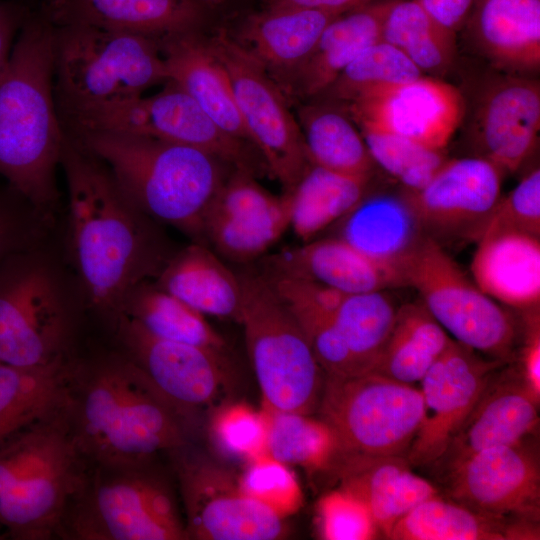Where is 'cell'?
I'll list each match as a JSON object with an SVG mask.
<instances>
[{"label":"cell","mask_w":540,"mask_h":540,"mask_svg":"<svg viewBox=\"0 0 540 540\" xmlns=\"http://www.w3.org/2000/svg\"><path fill=\"white\" fill-rule=\"evenodd\" d=\"M60 166L67 185L65 260L86 311L112 330L128 293L155 280L175 251L107 165L67 132Z\"/></svg>","instance_id":"1"},{"label":"cell","mask_w":540,"mask_h":540,"mask_svg":"<svg viewBox=\"0 0 540 540\" xmlns=\"http://www.w3.org/2000/svg\"><path fill=\"white\" fill-rule=\"evenodd\" d=\"M62 406L88 465L137 464L187 445L180 417L119 349L75 356Z\"/></svg>","instance_id":"2"},{"label":"cell","mask_w":540,"mask_h":540,"mask_svg":"<svg viewBox=\"0 0 540 540\" xmlns=\"http://www.w3.org/2000/svg\"><path fill=\"white\" fill-rule=\"evenodd\" d=\"M55 25L34 7L0 75V176L56 221L65 136L54 93Z\"/></svg>","instance_id":"3"},{"label":"cell","mask_w":540,"mask_h":540,"mask_svg":"<svg viewBox=\"0 0 540 540\" xmlns=\"http://www.w3.org/2000/svg\"><path fill=\"white\" fill-rule=\"evenodd\" d=\"M67 133L107 165L142 212L204 244L205 216L233 167L201 149L151 137Z\"/></svg>","instance_id":"4"},{"label":"cell","mask_w":540,"mask_h":540,"mask_svg":"<svg viewBox=\"0 0 540 540\" xmlns=\"http://www.w3.org/2000/svg\"><path fill=\"white\" fill-rule=\"evenodd\" d=\"M81 292L65 258L41 244L0 263V362L45 366L75 356Z\"/></svg>","instance_id":"5"},{"label":"cell","mask_w":540,"mask_h":540,"mask_svg":"<svg viewBox=\"0 0 540 540\" xmlns=\"http://www.w3.org/2000/svg\"><path fill=\"white\" fill-rule=\"evenodd\" d=\"M88 466L61 403L0 446V527L17 540L56 537Z\"/></svg>","instance_id":"6"},{"label":"cell","mask_w":540,"mask_h":540,"mask_svg":"<svg viewBox=\"0 0 540 540\" xmlns=\"http://www.w3.org/2000/svg\"><path fill=\"white\" fill-rule=\"evenodd\" d=\"M158 41L86 25L55 26L54 93L60 120L165 84Z\"/></svg>","instance_id":"7"},{"label":"cell","mask_w":540,"mask_h":540,"mask_svg":"<svg viewBox=\"0 0 540 540\" xmlns=\"http://www.w3.org/2000/svg\"><path fill=\"white\" fill-rule=\"evenodd\" d=\"M66 540L187 539L172 488L154 460L89 465L57 535Z\"/></svg>","instance_id":"8"},{"label":"cell","mask_w":540,"mask_h":540,"mask_svg":"<svg viewBox=\"0 0 540 540\" xmlns=\"http://www.w3.org/2000/svg\"><path fill=\"white\" fill-rule=\"evenodd\" d=\"M239 277L243 293L239 323L263 409L310 415L318 407L325 375L306 336L266 278Z\"/></svg>","instance_id":"9"},{"label":"cell","mask_w":540,"mask_h":540,"mask_svg":"<svg viewBox=\"0 0 540 540\" xmlns=\"http://www.w3.org/2000/svg\"><path fill=\"white\" fill-rule=\"evenodd\" d=\"M339 456L406 457L423 414L420 389L375 372L325 375L317 407Z\"/></svg>","instance_id":"10"},{"label":"cell","mask_w":540,"mask_h":540,"mask_svg":"<svg viewBox=\"0 0 540 540\" xmlns=\"http://www.w3.org/2000/svg\"><path fill=\"white\" fill-rule=\"evenodd\" d=\"M65 131L151 137L201 149L255 176L264 163L254 146L222 130L175 82L161 91L61 119Z\"/></svg>","instance_id":"11"},{"label":"cell","mask_w":540,"mask_h":540,"mask_svg":"<svg viewBox=\"0 0 540 540\" xmlns=\"http://www.w3.org/2000/svg\"><path fill=\"white\" fill-rule=\"evenodd\" d=\"M404 286L453 340L492 360H510L518 329L514 318L470 280L436 239L427 237L403 268Z\"/></svg>","instance_id":"12"},{"label":"cell","mask_w":540,"mask_h":540,"mask_svg":"<svg viewBox=\"0 0 540 540\" xmlns=\"http://www.w3.org/2000/svg\"><path fill=\"white\" fill-rule=\"evenodd\" d=\"M207 41L227 73L250 143L259 152L268 173L286 191L291 189L311 162L287 97L226 27L215 26L207 33Z\"/></svg>","instance_id":"13"},{"label":"cell","mask_w":540,"mask_h":540,"mask_svg":"<svg viewBox=\"0 0 540 540\" xmlns=\"http://www.w3.org/2000/svg\"><path fill=\"white\" fill-rule=\"evenodd\" d=\"M185 513L187 539L274 540L286 536L284 518L240 488L238 478L205 457L170 452Z\"/></svg>","instance_id":"14"},{"label":"cell","mask_w":540,"mask_h":540,"mask_svg":"<svg viewBox=\"0 0 540 540\" xmlns=\"http://www.w3.org/2000/svg\"><path fill=\"white\" fill-rule=\"evenodd\" d=\"M117 349L144 374L182 420L208 408L229 382L225 351L155 337L120 316L112 328Z\"/></svg>","instance_id":"15"},{"label":"cell","mask_w":540,"mask_h":540,"mask_svg":"<svg viewBox=\"0 0 540 540\" xmlns=\"http://www.w3.org/2000/svg\"><path fill=\"white\" fill-rule=\"evenodd\" d=\"M502 365L450 341L420 381L423 414L406 454L410 465L435 466Z\"/></svg>","instance_id":"16"},{"label":"cell","mask_w":540,"mask_h":540,"mask_svg":"<svg viewBox=\"0 0 540 540\" xmlns=\"http://www.w3.org/2000/svg\"><path fill=\"white\" fill-rule=\"evenodd\" d=\"M526 440L480 450L447 471L448 498L488 515L536 524L539 460Z\"/></svg>","instance_id":"17"},{"label":"cell","mask_w":540,"mask_h":540,"mask_svg":"<svg viewBox=\"0 0 540 540\" xmlns=\"http://www.w3.org/2000/svg\"><path fill=\"white\" fill-rule=\"evenodd\" d=\"M346 105L359 127L437 150L446 147L465 114V101L457 88L422 76L371 89Z\"/></svg>","instance_id":"18"},{"label":"cell","mask_w":540,"mask_h":540,"mask_svg":"<svg viewBox=\"0 0 540 540\" xmlns=\"http://www.w3.org/2000/svg\"><path fill=\"white\" fill-rule=\"evenodd\" d=\"M502 173L480 156L454 159L422 189L407 190L427 235L476 240L501 197Z\"/></svg>","instance_id":"19"},{"label":"cell","mask_w":540,"mask_h":540,"mask_svg":"<svg viewBox=\"0 0 540 540\" xmlns=\"http://www.w3.org/2000/svg\"><path fill=\"white\" fill-rule=\"evenodd\" d=\"M55 26L86 25L157 41L212 29L217 15L196 0H40Z\"/></svg>","instance_id":"20"},{"label":"cell","mask_w":540,"mask_h":540,"mask_svg":"<svg viewBox=\"0 0 540 540\" xmlns=\"http://www.w3.org/2000/svg\"><path fill=\"white\" fill-rule=\"evenodd\" d=\"M473 132L481 156L502 172H515L530 156L540 128V86L522 76L493 79L481 95Z\"/></svg>","instance_id":"21"},{"label":"cell","mask_w":540,"mask_h":540,"mask_svg":"<svg viewBox=\"0 0 540 540\" xmlns=\"http://www.w3.org/2000/svg\"><path fill=\"white\" fill-rule=\"evenodd\" d=\"M539 400L521 371L496 372L435 466L446 473L480 450L528 438L539 424Z\"/></svg>","instance_id":"22"},{"label":"cell","mask_w":540,"mask_h":540,"mask_svg":"<svg viewBox=\"0 0 540 540\" xmlns=\"http://www.w3.org/2000/svg\"><path fill=\"white\" fill-rule=\"evenodd\" d=\"M337 223L336 237L402 278L404 266L429 237L407 190L366 192Z\"/></svg>","instance_id":"23"},{"label":"cell","mask_w":540,"mask_h":540,"mask_svg":"<svg viewBox=\"0 0 540 540\" xmlns=\"http://www.w3.org/2000/svg\"><path fill=\"white\" fill-rule=\"evenodd\" d=\"M337 16L317 10L261 8L244 15L231 31L226 29L282 90Z\"/></svg>","instance_id":"24"},{"label":"cell","mask_w":540,"mask_h":540,"mask_svg":"<svg viewBox=\"0 0 540 540\" xmlns=\"http://www.w3.org/2000/svg\"><path fill=\"white\" fill-rule=\"evenodd\" d=\"M403 456H338L333 468L343 489L368 508L384 536L414 507L435 496L438 490L415 474Z\"/></svg>","instance_id":"25"},{"label":"cell","mask_w":540,"mask_h":540,"mask_svg":"<svg viewBox=\"0 0 540 540\" xmlns=\"http://www.w3.org/2000/svg\"><path fill=\"white\" fill-rule=\"evenodd\" d=\"M470 269L474 283L494 301L523 311L539 308L540 240L506 230L481 235Z\"/></svg>","instance_id":"26"},{"label":"cell","mask_w":540,"mask_h":540,"mask_svg":"<svg viewBox=\"0 0 540 540\" xmlns=\"http://www.w3.org/2000/svg\"><path fill=\"white\" fill-rule=\"evenodd\" d=\"M390 2L372 0L331 20L309 57L284 85L285 96L312 99L322 94L365 48L381 40Z\"/></svg>","instance_id":"27"},{"label":"cell","mask_w":540,"mask_h":540,"mask_svg":"<svg viewBox=\"0 0 540 540\" xmlns=\"http://www.w3.org/2000/svg\"><path fill=\"white\" fill-rule=\"evenodd\" d=\"M208 32L179 34L158 41L169 80L180 86L222 130L250 143L227 73L209 47Z\"/></svg>","instance_id":"28"},{"label":"cell","mask_w":540,"mask_h":540,"mask_svg":"<svg viewBox=\"0 0 540 540\" xmlns=\"http://www.w3.org/2000/svg\"><path fill=\"white\" fill-rule=\"evenodd\" d=\"M272 264L276 274L310 280L344 294L404 286L399 272L371 260L336 236L285 250Z\"/></svg>","instance_id":"29"},{"label":"cell","mask_w":540,"mask_h":540,"mask_svg":"<svg viewBox=\"0 0 540 540\" xmlns=\"http://www.w3.org/2000/svg\"><path fill=\"white\" fill-rule=\"evenodd\" d=\"M483 53L517 72L540 66V0H474L466 22Z\"/></svg>","instance_id":"30"},{"label":"cell","mask_w":540,"mask_h":540,"mask_svg":"<svg viewBox=\"0 0 540 540\" xmlns=\"http://www.w3.org/2000/svg\"><path fill=\"white\" fill-rule=\"evenodd\" d=\"M154 283L200 313L240 322L243 293L235 275L205 244L172 255Z\"/></svg>","instance_id":"31"},{"label":"cell","mask_w":540,"mask_h":540,"mask_svg":"<svg viewBox=\"0 0 540 540\" xmlns=\"http://www.w3.org/2000/svg\"><path fill=\"white\" fill-rule=\"evenodd\" d=\"M536 524L488 515L439 494L400 518L386 538L393 540H515L539 538Z\"/></svg>","instance_id":"32"},{"label":"cell","mask_w":540,"mask_h":540,"mask_svg":"<svg viewBox=\"0 0 540 540\" xmlns=\"http://www.w3.org/2000/svg\"><path fill=\"white\" fill-rule=\"evenodd\" d=\"M370 177H355L310 164L286 191L290 227L304 242L342 219L365 195Z\"/></svg>","instance_id":"33"},{"label":"cell","mask_w":540,"mask_h":540,"mask_svg":"<svg viewBox=\"0 0 540 540\" xmlns=\"http://www.w3.org/2000/svg\"><path fill=\"white\" fill-rule=\"evenodd\" d=\"M308 158L330 171L370 177L375 165L361 133L342 111L326 104H304L295 116Z\"/></svg>","instance_id":"34"},{"label":"cell","mask_w":540,"mask_h":540,"mask_svg":"<svg viewBox=\"0 0 540 540\" xmlns=\"http://www.w3.org/2000/svg\"><path fill=\"white\" fill-rule=\"evenodd\" d=\"M451 340L422 303L403 305L370 372L413 385L421 381Z\"/></svg>","instance_id":"35"},{"label":"cell","mask_w":540,"mask_h":540,"mask_svg":"<svg viewBox=\"0 0 540 540\" xmlns=\"http://www.w3.org/2000/svg\"><path fill=\"white\" fill-rule=\"evenodd\" d=\"M74 357L38 367L0 362V446L62 403Z\"/></svg>","instance_id":"36"},{"label":"cell","mask_w":540,"mask_h":540,"mask_svg":"<svg viewBox=\"0 0 540 540\" xmlns=\"http://www.w3.org/2000/svg\"><path fill=\"white\" fill-rule=\"evenodd\" d=\"M120 316L133 320L161 339L218 351L226 348L224 339L204 314L161 289L153 280L139 283L128 293Z\"/></svg>","instance_id":"37"},{"label":"cell","mask_w":540,"mask_h":540,"mask_svg":"<svg viewBox=\"0 0 540 540\" xmlns=\"http://www.w3.org/2000/svg\"><path fill=\"white\" fill-rule=\"evenodd\" d=\"M455 34L436 22L417 0H391L381 40L399 49L421 72H440L452 62Z\"/></svg>","instance_id":"38"},{"label":"cell","mask_w":540,"mask_h":540,"mask_svg":"<svg viewBox=\"0 0 540 540\" xmlns=\"http://www.w3.org/2000/svg\"><path fill=\"white\" fill-rule=\"evenodd\" d=\"M397 310L384 290L342 295L333 320L360 373L374 368L393 328Z\"/></svg>","instance_id":"39"},{"label":"cell","mask_w":540,"mask_h":540,"mask_svg":"<svg viewBox=\"0 0 540 540\" xmlns=\"http://www.w3.org/2000/svg\"><path fill=\"white\" fill-rule=\"evenodd\" d=\"M264 410L267 415L266 454L288 466L309 470L333 468L339 447L333 431L324 421L308 414Z\"/></svg>","instance_id":"40"},{"label":"cell","mask_w":540,"mask_h":540,"mask_svg":"<svg viewBox=\"0 0 540 540\" xmlns=\"http://www.w3.org/2000/svg\"><path fill=\"white\" fill-rule=\"evenodd\" d=\"M421 76L422 72L399 49L379 40L365 48L318 97L347 104L371 89Z\"/></svg>","instance_id":"41"},{"label":"cell","mask_w":540,"mask_h":540,"mask_svg":"<svg viewBox=\"0 0 540 540\" xmlns=\"http://www.w3.org/2000/svg\"><path fill=\"white\" fill-rule=\"evenodd\" d=\"M360 131L374 163L408 191L425 187L447 161L443 150L367 127H360Z\"/></svg>","instance_id":"42"},{"label":"cell","mask_w":540,"mask_h":540,"mask_svg":"<svg viewBox=\"0 0 540 540\" xmlns=\"http://www.w3.org/2000/svg\"><path fill=\"white\" fill-rule=\"evenodd\" d=\"M209 435L223 456L247 463L266 453V412L244 403L223 406L210 420Z\"/></svg>","instance_id":"43"},{"label":"cell","mask_w":540,"mask_h":540,"mask_svg":"<svg viewBox=\"0 0 540 540\" xmlns=\"http://www.w3.org/2000/svg\"><path fill=\"white\" fill-rule=\"evenodd\" d=\"M246 464L238 482L247 496L284 519L300 509L302 489L288 465L266 453Z\"/></svg>","instance_id":"44"},{"label":"cell","mask_w":540,"mask_h":540,"mask_svg":"<svg viewBox=\"0 0 540 540\" xmlns=\"http://www.w3.org/2000/svg\"><path fill=\"white\" fill-rule=\"evenodd\" d=\"M55 222L0 176V263L46 241Z\"/></svg>","instance_id":"45"},{"label":"cell","mask_w":540,"mask_h":540,"mask_svg":"<svg viewBox=\"0 0 540 540\" xmlns=\"http://www.w3.org/2000/svg\"><path fill=\"white\" fill-rule=\"evenodd\" d=\"M513 230L540 234V170L535 168L503 198L500 197L476 240L483 234Z\"/></svg>","instance_id":"46"},{"label":"cell","mask_w":540,"mask_h":540,"mask_svg":"<svg viewBox=\"0 0 540 540\" xmlns=\"http://www.w3.org/2000/svg\"><path fill=\"white\" fill-rule=\"evenodd\" d=\"M318 526L326 540H369L378 536L373 518L358 498L343 489L324 495L318 503Z\"/></svg>","instance_id":"47"},{"label":"cell","mask_w":540,"mask_h":540,"mask_svg":"<svg viewBox=\"0 0 540 540\" xmlns=\"http://www.w3.org/2000/svg\"><path fill=\"white\" fill-rule=\"evenodd\" d=\"M526 312L527 330L520 355V371L534 395L540 399L539 308Z\"/></svg>","instance_id":"48"},{"label":"cell","mask_w":540,"mask_h":540,"mask_svg":"<svg viewBox=\"0 0 540 540\" xmlns=\"http://www.w3.org/2000/svg\"><path fill=\"white\" fill-rule=\"evenodd\" d=\"M32 9L15 0H0V75L9 62L16 37Z\"/></svg>","instance_id":"49"},{"label":"cell","mask_w":540,"mask_h":540,"mask_svg":"<svg viewBox=\"0 0 540 540\" xmlns=\"http://www.w3.org/2000/svg\"><path fill=\"white\" fill-rule=\"evenodd\" d=\"M440 25L456 33L467 22L474 0H417Z\"/></svg>","instance_id":"50"},{"label":"cell","mask_w":540,"mask_h":540,"mask_svg":"<svg viewBox=\"0 0 540 540\" xmlns=\"http://www.w3.org/2000/svg\"><path fill=\"white\" fill-rule=\"evenodd\" d=\"M370 1L372 0H262V8L307 9L339 15Z\"/></svg>","instance_id":"51"},{"label":"cell","mask_w":540,"mask_h":540,"mask_svg":"<svg viewBox=\"0 0 540 540\" xmlns=\"http://www.w3.org/2000/svg\"><path fill=\"white\" fill-rule=\"evenodd\" d=\"M199 3L203 4L205 7L210 9L215 15H221L222 12L235 9L241 3L246 0H196Z\"/></svg>","instance_id":"52"},{"label":"cell","mask_w":540,"mask_h":540,"mask_svg":"<svg viewBox=\"0 0 540 540\" xmlns=\"http://www.w3.org/2000/svg\"><path fill=\"white\" fill-rule=\"evenodd\" d=\"M15 1L20 2V3H22V4H25V5L29 6V7L34 8V7H35L34 2H35L36 0H15Z\"/></svg>","instance_id":"53"},{"label":"cell","mask_w":540,"mask_h":540,"mask_svg":"<svg viewBox=\"0 0 540 540\" xmlns=\"http://www.w3.org/2000/svg\"><path fill=\"white\" fill-rule=\"evenodd\" d=\"M3 538H4V536H3V535L1 534V532H0V539H3Z\"/></svg>","instance_id":"54"}]
</instances>
